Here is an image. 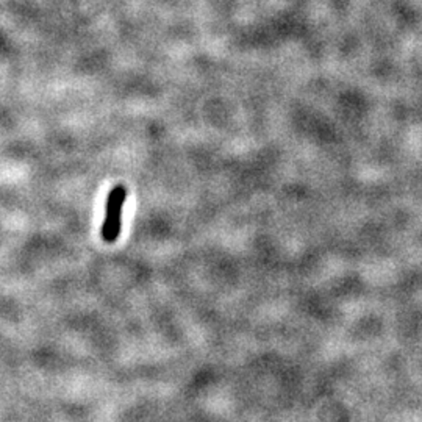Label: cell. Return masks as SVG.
Wrapping results in <instances>:
<instances>
[{
	"label": "cell",
	"mask_w": 422,
	"mask_h": 422,
	"mask_svg": "<svg viewBox=\"0 0 422 422\" xmlns=\"http://www.w3.org/2000/svg\"><path fill=\"white\" fill-rule=\"evenodd\" d=\"M127 197V189L122 185L115 186L108 194L107 201V213L102 224V239L105 243H115L121 235L122 227V207Z\"/></svg>",
	"instance_id": "cell-1"
}]
</instances>
